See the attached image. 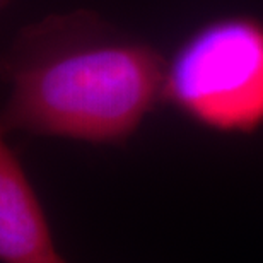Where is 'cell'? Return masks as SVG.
I'll return each instance as SVG.
<instances>
[{
    "label": "cell",
    "instance_id": "3957f363",
    "mask_svg": "<svg viewBox=\"0 0 263 263\" xmlns=\"http://www.w3.org/2000/svg\"><path fill=\"white\" fill-rule=\"evenodd\" d=\"M0 263H65L29 178L0 128Z\"/></svg>",
    "mask_w": 263,
    "mask_h": 263
},
{
    "label": "cell",
    "instance_id": "7a4b0ae2",
    "mask_svg": "<svg viewBox=\"0 0 263 263\" xmlns=\"http://www.w3.org/2000/svg\"><path fill=\"white\" fill-rule=\"evenodd\" d=\"M162 103L205 128L251 134L263 125V21L224 15L166 59Z\"/></svg>",
    "mask_w": 263,
    "mask_h": 263
},
{
    "label": "cell",
    "instance_id": "6da1fadb",
    "mask_svg": "<svg viewBox=\"0 0 263 263\" xmlns=\"http://www.w3.org/2000/svg\"><path fill=\"white\" fill-rule=\"evenodd\" d=\"M166 59L96 14L50 15L26 28L0 62L10 96L0 128L122 144L162 103Z\"/></svg>",
    "mask_w": 263,
    "mask_h": 263
}]
</instances>
